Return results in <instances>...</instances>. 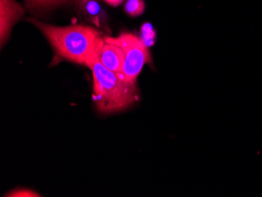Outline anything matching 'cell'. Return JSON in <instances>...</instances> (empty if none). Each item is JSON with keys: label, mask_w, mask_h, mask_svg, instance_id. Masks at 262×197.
Instances as JSON below:
<instances>
[{"label": "cell", "mask_w": 262, "mask_h": 197, "mask_svg": "<svg viewBox=\"0 0 262 197\" xmlns=\"http://www.w3.org/2000/svg\"><path fill=\"white\" fill-rule=\"evenodd\" d=\"M96 51L86 66L92 71L94 100L98 110L102 113H112L129 108L138 100L137 84L129 83L121 73L104 67L98 59Z\"/></svg>", "instance_id": "6da1fadb"}, {"label": "cell", "mask_w": 262, "mask_h": 197, "mask_svg": "<svg viewBox=\"0 0 262 197\" xmlns=\"http://www.w3.org/2000/svg\"><path fill=\"white\" fill-rule=\"evenodd\" d=\"M29 21L41 31L60 57L79 64L86 65L101 39L98 31L89 26L57 27L35 19Z\"/></svg>", "instance_id": "7a4b0ae2"}, {"label": "cell", "mask_w": 262, "mask_h": 197, "mask_svg": "<svg viewBox=\"0 0 262 197\" xmlns=\"http://www.w3.org/2000/svg\"><path fill=\"white\" fill-rule=\"evenodd\" d=\"M104 40L119 46L124 52L121 74L129 83L137 84V79L145 64L151 61L148 47L141 37L130 32H123L117 37L104 36Z\"/></svg>", "instance_id": "3957f363"}, {"label": "cell", "mask_w": 262, "mask_h": 197, "mask_svg": "<svg viewBox=\"0 0 262 197\" xmlns=\"http://www.w3.org/2000/svg\"><path fill=\"white\" fill-rule=\"evenodd\" d=\"M100 62L115 73H121L124 62V52L119 46L106 42L101 38L96 51Z\"/></svg>", "instance_id": "277c9868"}, {"label": "cell", "mask_w": 262, "mask_h": 197, "mask_svg": "<svg viewBox=\"0 0 262 197\" xmlns=\"http://www.w3.org/2000/svg\"><path fill=\"white\" fill-rule=\"evenodd\" d=\"M0 35H1V46L8 39L12 27L24 14V10L15 0H0Z\"/></svg>", "instance_id": "5b68a950"}, {"label": "cell", "mask_w": 262, "mask_h": 197, "mask_svg": "<svg viewBox=\"0 0 262 197\" xmlns=\"http://www.w3.org/2000/svg\"><path fill=\"white\" fill-rule=\"evenodd\" d=\"M76 3L88 18L94 24L99 26L102 15L99 0H77Z\"/></svg>", "instance_id": "8992f818"}, {"label": "cell", "mask_w": 262, "mask_h": 197, "mask_svg": "<svg viewBox=\"0 0 262 197\" xmlns=\"http://www.w3.org/2000/svg\"><path fill=\"white\" fill-rule=\"evenodd\" d=\"M69 1L70 0H26L28 8L32 10H47Z\"/></svg>", "instance_id": "52a82bcc"}, {"label": "cell", "mask_w": 262, "mask_h": 197, "mask_svg": "<svg viewBox=\"0 0 262 197\" xmlns=\"http://www.w3.org/2000/svg\"><path fill=\"white\" fill-rule=\"evenodd\" d=\"M145 2L143 0H126L124 5L125 12L131 17H138L144 13Z\"/></svg>", "instance_id": "ba28073f"}, {"label": "cell", "mask_w": 262, "mask_h": 197, "mask_svg": "<svg viewBox=\"0 0 262 197\" xmlns=\"http://www.w3.org/2000/svg\"><path fill=\"white\" fill-rule=\"evenodd\" d=\"M141 32H142V37L141 39H142L143 42L146 44L147 47L152 45L155 41V32L151 25H144L141 29Z\"/></svg>", "instance_id": "9c48e42d"}, {"label": "cell", "mask_w": 262, "mask_h": 197, "mask_svg": "<svg viewBox=\"0 0 262 197\" xmlns=\"http://www.w3.org/2000/svg\"><path fill=\"white\" fill-rule=\"evenodd\" d=\"M7 196H39L37 193L32 192L28 189H19V190H15L14 192H10L7 195Z\"/></svg>", "instance_id": "30bf717a"}, {"label": "cell", "mask_w": 262, "mask_h": 197, "mask_svg": "<svg viewBox=\"0 0 262 197\" xmlns=\"http://www.w3.org/2000/svg\"><path fill=\"white\" fill-rule=\"evenodd\" d=\"M106 3H108L110 5L113 6V7H117L120 5L124 0H104Z\"/></svg>", "instance_id": "8fae6325"}]
</instances>
